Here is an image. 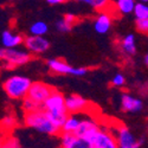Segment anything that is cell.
<instances>
[{
	"instance_id": "cell-1",
	"label": "cell",
	"mask_w": 148,
	"mask_h": 148,
	"mask_svg": "<svg viewBox=\"0 0 148 148\" xmlns=\"http://www.w3.org/2000/svg\"><path fill=\"white\" fill-rule=\"evenodd\" d=\"M24 123H25L26 127H30L32 129H36L40 133H45L49 135H58L62 133L60 127H58L50 119L47 112L44 108L25 113Z\"/></svg>"
},
{
	"instance_id": "cell-2",
	"label": "cell",
	"mask_w": 148,
	"mask_h": 148,
	"mask_svg": "<svg viewBox=\"0 0 148 148\" xmlns=\"http://www.w3.org/2000/svg\"><path fill=\"white\" fill-rule=\"evenodd\" d=\"M32 82L30 78L20 75H13L5 79L3 88L5 94L12 100H24L27 97Z\"/></svg>"
},
{
	"instance_id": "cell-3",
	"label": "cell",
	"mask_w": 148,
	"mask_h": 148,
	"mask_svg": "<svg viewBox=\"0 0 148 148\" xmlns=\"http://www.w3.org/2000/svg\"><path fill=\"white\" fill-rule=\"evenodd\" d=\"M31 52L23 51L18 49H1L0 51V58H1L3 63L6 64V68H16L29 63L31 60Z\"/></svg>"
},
{
	"instance_id": "cell-4",
	"label": "cell",
	"mask_w": 148,
	"mask_h": 148,
	"mask_svg": "<svg viewBox=\"0 0 148 148\" xmlns=\"http://www.w3.org/2000/svg\"><path fill=\"white\" fill-rule=\"evenodd\" d=\"M47 66L53 73L57 75H71V76H84L87 75L88 69L87 68H76V66H71L68 64L66 62L52 58L47 60Z\"/></svg>"
},
{
	"instance_id": "cell-5",
	"label": "cell",
	"mask_w": 148,
	"mask_h": 148,
	"mask_svg": "<svg viewBox=\"0 0 148 148\" xmlns=\"http://www.w3.org/2000/svg\"><path fill=\"white\" fill-rule=\"evenodd\" d=\"M53 88L50 87L49 84L46 83H43V82H34L32 83L31 88L29 90V94H27V97L33 100L34 102L39 103V104H44V102L49 98L52 92H53Z\"/></svg>"
},
{
	"instance_id": "cell-6",
	"label": "cell",
	"mask_w": 148,
	"mask_h": 148,
	"mask_svg": "<svg viewBox=\"0 0 148 148\" xmlns=\"http://www.w3.org/2000/svg\"><path fill=\"white\" fill-rule=\"evenodd\" d=\"M60 148H94V146L76 133H60Z\"/></svg>"
},
{
	"instance_id": "cell-7",
	"label": "cell",
	"mask_w": 148,
	"mask_h": 148,
	"mask_svg": "<svg viewBox=\"0 0 148 148\" xmlns=\"http://www.w3.org/2000/svg\"><path fill=\"white\" fill-rule=\"evenodd\" d=\"M116 139L119 142V148H139L142 143V140L135 139L129 129L123 125H119L116 127Z\"/></svg>"
},
{
	"instance_id": "cell-8",
	"label": "cell",
	"mask_w": 148,
	"mask_h": 148,
	"mask_svg": "<svg viewBox=\"0 0 148 148\" xmlns=\"http://www.w3.org/2000/svg\"><path fill=\"white\" fill-rule=\"evenodd\" d=\"M24 44H25L27 51L31 52L32 55L43 53L47 51L49 47H50V42L46 38H44L43 36H34V34H30L29 37H26Z\"/></svg>"
},
{
	"instance_id": "cell-9",
	"label": "cell",
	"mask_w": 148,
	"mask_h": 148,
	"mask_svg": "<svg viewBox=\"0 0 148 148\" xmlns=\"http://www.w3.org/2000/svg\"><path fill=\"white\" fill-rule=\"evenodd\" d=\"M100 130H101V128L96 123L95 120L85 119V120H82L81 121V125H79L76 134L79 135V136H82V138H84L85 140L90 141L92 143Z\"/></svg>"
},
{
	"instance_id": "cell-10",
	"label": "cell",
	"mask_w": 148,
	"mask_h": 148,
	"mask_svg": "<svg viewBox=\"0 0 148 148\" xmlns=\"http://www.w3.org/2000/svg\"><path fill=\"white\" fill-rule=\"evenodd\" d=\"M65 106L69 114H77V113L85 112L89 108L90 103L82 96L72 94L65 97Z\"/></svg>"
},
{
	"instance_id": "cell-11",
	"label": "cell",
	"mask_w": 148,
	"mask_h": 148,
	"mask_svg": "<svg viewBox=\"0 0 148 148\" xmlns=\"http://www.w3.org/2000/svg\"><path fill=\"white\" fill-rule=\"evenodd\" d=\"M94 148H119L116 136L108 130L101 129L92 142Z\"/></svg>"
},
{
	"instance_id": "cell-12",
	"label": "cell",
	"mask_w": 148,
	"mask_h": 148,
	"mask_svg": "<svg viewBox=\"0 0 148 148\" xmlns=\"http://www.w3.org/2000/svg\"><path fill=\"white\" fill-rule=\"evenodd\" d=\"M43 108L45 110H47V112L66 109L64 95L62 94V92H59V91H57V90H53V92L50 96H49V98L44 102Z\"/></svg>"
},
{
	"instance_id": "cell-13",
	"label": "cell",
	"mask_w": 148,
	"mask_h": 148,
	"mask_svg": "<svg viewBox=\"0 0 148 148\" xmlns=\"http://www.w3.org/2000/svg\"><path fill=\"white\" fill-rule=\"evenodd\" d=\"M143 103L141 100L129 94H123L121 97V109L127 113H138L142 109Z\"/></svg>"
},
{
	"instance_id": "cell-14",
	"label": "cell",
	"mask_w": 148,
	"mask_h": 148,
	"mask_svg": "<svg viewBox=\"0 0 148 148\" xmlns=\"http://www.w3.org/2000/svg\"><path fill=\"white\" fill-rule=\"evenodd\" d=\"M113 24V18L110 16L109 12H100V14L94 21V29L98 34L107 33Z\"/></svg>"
},
{
	"instance_id": "cell-15",
	"label": "cell",
	"mask_w": 148,
	"mask_h": 148,
	"mask_svg": "<svg viewBox=\"0 0 148 148\" xmlns=\"http://www.w3.org/2000/svg\"><path fill=\"white\" fill-rule=\"evenodd\" d=\"M24 42H25V38L23 36L14 34L8 30L3 31L1 33V43H3V46L6 49H14L20 44H23Z\"/></svg>"
},
{
	"instance_id": "cell-16",
	"label": "cell",
	"mask_w": 148,
	"mask_h": 148,
	"mask_svg": "<svg viewBox=\"0 0 148 148\" xmlns=\"http://www.w3.org/2000/svg\"><path fill=\"white\" fill-rule=\"evenodd\" d=\"M76 1L87 4L98 12H109L114 7L112 6V1L110 0H76Z\"/></svg>"
},
{
	"instance_id": "cell-17",
	"label": "cell",
	"mask_w": 148,
	"mask_h": 148,
	"mask_svg": "<svg viewBox=\"0 0 148 148\" xmlns=\"http://www.w3.org/2000/svg\"><path fill=\"white\" fill-rule=\"evenodd\" d=\"M135 0H116V3L114 4L115 10L121 14H129L134 12L135 8Z\"/></svg>"
},
{
	"instance_id": "cell-18",
	"label": "cell",
	"mask_w": 148,
	"mask_h": 148,
	"mask_svg": "<svg viewBox=\"0 0 148 148\" xmlns=\"http://www.w3.org/2000/svg\"><path fill=\"white\" fill-rule=\"evenodd\" d=\"M81 121L82 120H78L75 114H69L64 125L62 126V133H76L81 125Z\"/></svg>"
},
{
	"instance_id": "cell-19",
	"label": "cell",
	"mask_w": 148,
	"mask_h": 148,
	"mask_svg": "<svg viewBox=\"0 0 148 148\" xmlns=\"http://www.w3.org/2000/svg\"><path fill=\"white\" fill-rule=\"evenodd\" d=\"M122 51L128 56H133L136 52V45H135V37L134 34H127L125 38L121 40Z\"/></svg>"
},
{
	"instance_id": "cell-20",
	"label": "cell",
	"mask_w": 148,
	"mask_h": 148,
	"mask_svg": "<svg viewBox=\"0 0 148 148\" xmlns=\"http://www.w3.org/2000/svg\"><path fill=\"white\" fill-rule=\"evenodd\" d=\"M0 148H20V143L16 136L7 133V134H4L1 140V147Z\"/></svg>"
},
{
	"instance_id": "cell-21",
	"label": "cell",
	"mask_w": 148,
	"mask_h": 148,
	"mask_svg": "<svg viewBox=\"0 0 148 148\" xmlns=\"http://www.w3.org/2000/svg\"><path fill=\"white\" fill-rule=\"evenodd\" d=\"M18 125V121L16 119V116L13 115H6L3 117L1 120V126H3V130L10 133L12 129H14Z\"/></svg>"
},
{
	"instance_id": "cell-22",
	"label": "cell",
	"mask_w": 148,
	"mask_h": 148,
	"mask_svg": "<svg viewBox=\"0 0 148 148\" xmlns=\"http://www.w3.org/2000/svg\"><path fill=\"white\" fill-rule=\"evenodd\" d=\"M49 27H47V24L44 21H36L33 23L31 27H30V33L34 34V36H44L47 32Z\"/></svg>"
},
{
	"instance_id": "cell-23",
	"label": "cell",
	"mask_w": 148,
	"mask_h": 148,
	"mask_svg": "<svg viewBox=\"0 0 148 148\" xmlns=\"http://www.w3.org/2000/svg\"><path fill=\"white\" fill-rule=\"evenodd\" d=\"M134 16L136 18V20H141V19H147L148 18V6L145 4H136L134 8Z\"/></svg>"
},
{
	"instance_id": "cell-24",
	"label": "cell",
	"mask_w": 148,
	"mask_h": 148,
	"mask_svg": "<svg viewBox=\"0 0 148 148\" xmlns=\"http://www.w3.org/2000/svg\"><path fill=\"white\" fill-rule=\"evenodd\" d=\"M40 108H43L42 104L34 102L33 100H31V98H29V97H26V98H24V100H23V109L25 110V113L33 112V110L40 109Z\"/></svg>"
},
{
	"instance_id": "cell-25",
	"label": "cell",
	"mask_w": 148,
	"mask_h": 148,
	"mask_svg": "<svg viewBox=\"0 0 148 148\" xmlns=\"http://www.w3.org/2000/svg\"><path fill=\"white\" fill-rule=\"evenodd\" d=\"M72 24H70L64 17L62 18V19H59L58 21H57V30L59 31V32H63V33H66V32H69V31H71V29H72Z\"/></svg>"
},
{
	"instance_id": "cell-26",
	"label": "cell",
	"mask_w": 148,
	"mask_h": 148,
	"mask_svg": "<svg viewBox=\"0 0 148 148\" xmlns=\"http://www.w3.org/2000/svg\"><path fill=\"white\" fill-rule=\"evenodd\" d=\"M112 84L116 88H122L123 85L126 84V78L122 73H116V75L113 77L112 79Z\"/></svg>"
},
{
	"instance_id": "cell-27",
	"label": "cell",
	"mask_w": 148,
	"mask_h": 148,
	"mask_svg": "<svg viewBox=\"0 0 148 148\" xmlns=\"http://www.w3.org/2000/svg\"><path fill=\"white\" fill-rule=\"evenodd\" d=\"M136 30L143 34H148V18L136 20Z\"/></svg>"
},
{
	"instance_id": "cell-28",
	"label": "cell",
	"mask_w": 148,
	"mask_h": 148,
	"mask_svg": "<svg viewBox=\"0 0 148 148\" xmlns=\"http://www.w3.org/2000/svg\"><path fill=\"white\" fill-rule=\"evenodd\" d=\"M64 18L70 23V24H72V25H73V24H75L76 21H77V18H76V16H73V14H71V13H68V14H65L64 16Z\"/></svg>"
},
{
	"instance_id": "cell-29",
	"label": "cell",
	"mask_w": 148,
	"mask_h": 148,
	"mask_svg": "<svg viewBox=\"0 0 148 148\" xmlns=\"http://www.w3.org/2000/svg\"><path fill=\"white\" fill-rule=\"evenodd\" d=\"M46 1L49 4H51V5H58V4H64L66 3L68 0H46Z\"/></svg>"
},
{
	"instance_id": "cell-30",
	"label": "cell",
	"mask_w": 148,
	"mask_h": 148,
	"mask_svg": "<svg viewBox=\"0 0 148 148\" xmlns=\"http://www.w3.org/2000/svg\"><path fill=\"white\" fill-rule=\"evenodd\" d=\"M143 60H145V64H146V65L148 66V53H147V55L145 56V59H143Z\"/></svg>"
},
{
	"instance_id": "cell-31",
	"label": "cell",
	"mask_w": 148,
	"mask_h": 148,
	"mask_svg": "<svg viewBox=\"0 0 148 148\" xmlns=\"http://www.w3.org/2000/svg\"><path fill=\"white\" fill-rule=\"evenodd\" d=\"M141 3H148V0H140Z\"/></svg>"
}]
</instances>
